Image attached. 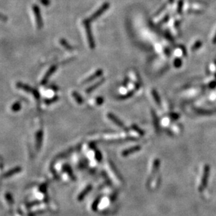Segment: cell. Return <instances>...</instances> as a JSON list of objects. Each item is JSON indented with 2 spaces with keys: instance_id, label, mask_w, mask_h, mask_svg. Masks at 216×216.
<instances>
[{
  "instance_id": "cell-1",
  "label": "cell",
  "mask_w": 216,
  "mask_h": 216,
  "mask_svg": "<svg viewBox=\"0 0 216 216\" xmlns=\"http://www.w3.org/2000/svg\"><path fill=\"white\" fill-rule=\"evenodd\" d=\"M90 20L89 19H87L83 20V23L84 25L86 32H87V35L88 38V41H89V44L90 48L91 49H94L95 48V41L94 39V36H93L92 34V30H91V27H90Z\"/></svg>"
},
{
  "instance_id": "cell-2",
  "label": "cell",
  "mask_w": 216,
  "mask_h": 216,
  "mask_svg": "<svg viewBox=\"0 0 216 216\" xmlns=\"http://www.w3.org/2000/svg\"><path fill=\"white\" fill-rule=\"evenodd\" d=\"M17 87L18 88L22 89L25 92H27V93H31L32 95L34 96V98H36V100H39V98H40V95H39L38 91L37 90V89H34V88H31V87H30L29 86H27V85L23 84L22 83H18Z\"/></svg>"
},
{
  "instance_id": "cell-3",
  "label": "cell",
  "mask_w": 216,
  "mask_h": 216,
  "mask_svg": "<svg viewBox=\"0 0 216 216\" xmlns=\"http://www.w3.org/2000/svg\"><path fill=\"white\" fill-rule=\"evenodd\" d=\"M110 3H108V2H105L104 3L103 5H102L101 7L98 8V10H97L96 12H95L94 14H93L90 18H89V20L90 21H94V20H96L97 18H98L100 16H101L103 13H104L105 11L108 10V9L110 8Z\"/></svg>"
},
{
  "instance_id": "cell-4",
  "label": "cell",
  "mask_w": 216,
  "mask_h": 216,
  "mask_svg": "<svg viewBox=\"0 0 216 216\" xmlns=\"http://www.w3.org/2000/svg\"><path fill=\"white\" fill-rule=\"evenodd\" d=\"M32 9H33L34 14L35 15L37 28L41 29L43 26V21H42V18H41V15L40 10H39V7L37 5H34L33 7H32Z\"/></svg>"
},
{
  "instance_id": "cell-5",
  "label": "cell",
  "mask_w": 216,
  "mask_h": 216,
  "mask_svg": "<svg viewBox=\"0 0 216 216\" xmlns=\"http://www.w3.org/2000/svg\"><path fill=\"white\" fill-rule=\"evenodd\" d=\"M44 133L42 130H39L36 134V148L37 150L39 151L40 150L41 146H42Z\"/></svg>"
},
{
  "instance_id": "cell-6",
  "label": "cell",
  "mask_w": 216,
  "mask_h": 216,
  "mask_svg": "<svg viewBox=\"0 0 216 216\" xmlns=\"http://www.w3.org/2000/svg\"><path fill=\"white\" fill-rule=\"evenodd\" d=\"M103 70H102V69L97 70L96 72L94 73V74L91 75V76H90L89 78H87V79H85L84 80H83V84L87 83H89L90 81H92V80H94L96 79H97V78L103 75Z\"/></svg>"
},
{
  "instance_id": "cell-7",
  "label": "cell",
  "mask_w": 216,
  "mask_h": 216,
  "mask_svg": "<svg viewBox=\"0 0 216 216\" xmlns=\"http://www.w3.org/2000/svg\"><path fill=\"white\" fill-rule=\"evenodd\" d=\"M21 170H22L21 167H15V168H13V169H12L9 170V171L6 172V173L4 174V175H3V178H9V177H11V176H13V175H15V174H16L20 173V172L21 171Z\"/></svg>"
},
{
  "instance_id": "cell-8",
  "label": "cell",
  "mask_w": 216,
  "mask_h": 216,
  "mask_svg": "<svg viewBox=\"0 0 216 216\" xmlns=\"http://www.w3.org/2000/svg\"><path fill=\"white\" fill-rule=\"evenodd\" d=\"M56 69H57L56 66H51V68L49 69V70L48 71L47 73H46V75L44 76V77L43 80H41V83L42 84V85L46 84V83H47L48 80V79H49V78H50L51 76V75L53 74V73L55 72V71L56 70Z\"/></svg>"
},
{
  "instance_id": "cell-9",
  "label": "cell",
  "mask_w": 216,
  "mask_h": 216,
  "mask_svg": "<svg viewBox=\"0 0 216 216\" xmlns=\"http://www.w3.org/2000/svg\"><path fill=\"white\" fill-rule=\"evenodd\" d=\"M140 150V146H133V147H132V148L126 149V150H125L124 151H123L122 155L124 156V157H126V156L131 155V154H132V153L138 152V151H139Z\"/></svg>"
},
{
  "instance_id": "cell-10",
  "label": "cell",
  "mask_w": 216,
  "mask_h": 216,
  "mask_svg": "<svg viewBox=\"0 0 216 216\" xmlns=\"http://www.w3.org/2000/svg\"><path fill=\"white\" fill-rule=\"evenodd\" d=\"M108 118H110V120H112L114 123H115L117 126H119V127H122V128H125L124 125L123 124V123H122V121H121L119 118H117L115 115H113L112 113H108Z\"/></svg>"
},
{
  "instance_id": "cell-11",
  "label": "cell",
  "mask_w": 216,
  "mask_h": 216,
  "mask_svg": "<svg viewBox=\"0 0 216 216\" xmlns=\"http://www.w3.org/2000/svg\"><path fill=\"white\" fill-rule=\"evenodd\" d=\"M104 79H102L101 80H98V81H97V83H96L94 85H92L91 86H90L89 88L87 89V93H91V92L95 90V89L98 88L100 86H101V85L103 84V83H104Z\"/></svg>"
},
{
  "instance_id": "cell-12",
  "label": "cell",
  "mask_w": 216,
  "mask_h": 216,
  "mask_svg": "<svg viewBox=\"0 0 216 216\" xmlns=\"http://www.w3.org/2000/svg\"><path fill=\"white\" fill-rule=\"evenodd\" d=\"M91 185H88L87 187L85 188L84 190H83V191L80 193V195H79V197H78V200L79 201H82V199L84 198V197L87 196L88 193H89L90 190H91Z\"/></svg>"
},
{
  "instance_id": "cell-13",
  "label": "cell",
  "mask_w": 216,
  "mask_h": 216,
  "mask_svg": "<svg viewBox=\"0 0 216 216\" xmlns=\"http://www.w3.org/2000/svg\"><path fill=\"white\" fill-rule=\"evenodd\" d=\"M159 166H160V160H156L154 161V164H153L152 174V176H151V177H152L153 176H154L155 174H156L157 171H158V170H159Z\"/></svg>"
},
{
  "instance_id": "cell-14",
  "label": "cell",
  "mask_w": 216,
  "mask_h": 216,
  "mask_svg": "<svg viewBox=\"0 0 216 216\" xmlns=\"http://www.w3.org/2000/svg\"><path fill=\"white\" fill-rule=\"evenodd\" d=\"M152 95L153 96V97H154V100H155V102H156L157 104L160 106V104H161V100H160V97H159V95H158V93H157V92L155 90V89H152Z\"/></svg>"
},
{
  "instance_id": "cell-15",
  "label": "cell",
  "mask_w": 216,
  "mask_h": 216,
  "mask_svg": "<svg viewBox=\"0 0 216 216\" xmlns=\"http://www.w3.org/2000/svg\"><path fill=\"white\" fill-rule=\"evenodd\" d=\"M73 97L75 98V100L76 101V102H77L78 104H82L83 102V99L82 96H81L77 93H76V92H73Z\"/></svg>"
},
{
  "instance_id": "cell-16",
  "label": "cell",
  "mask_w": 216,
  "mask_h": 216,
  "mask_svg": "<svg viewBox=\"0 0 216 216\" xmlns=\"http://www.w3.org/2000/svg\"><path fill=\"white\" fill-rule=\"evenodd\" d=\"M63 169L67 172V174H68V175L70 176V178L73 179V180H75V176H74L73 171H72L71 168L68 166V165H65V166H63Z\"/></svg>"
},
{
  "instance_id": "cell-17",
  "label": "cell",
  "mask_w": 216,
  "mask_h": 216,
  "mask_svg": "<svg viewBox=\"0 0 216 216\" xmlns=\"http://www.w3.org/2000/svg\"><path fill=\"white\" fill-rule=\"evenodd\" d=\"M20 109H21V104H20V102H16L15 104H13L12 106H11V110H12L13 112L19 111Z\"/></svg>"
},
{
  "instance_id": "cell-18",
  "label": "cell",
  "mask_w": 216,
  "mask_h": 216,
  "mask_svg": "<svg viewBox=\"0 0 216 216\" xmlns=\"http://www.w3.org/2000/svg\"><path fill=\"white\" fill-rule=\"evenodd\" d=\"M60 43H61V45L62 46H63L64 48H66L67 50H73V46H71L69 45V43H67L65 39L60 40Z\"/></svg>"
},
{
  "instance_id": "cell-19",
  "label": "cell",
  "mask_w": 216,
  "mask_h": 216,
  "mask_svg": "<svg viewBox=\"0 0 216 216\" xmlns=\"http://www.w3.org/2000/svg\"><path fill=\"white\" fill-rule=\"evenodd\" d=\"M6 199L8 203L10 204V205H12V204H14V200H13V197L12 195H11L10 193H6L5 195Z\"/></svg>"
},
{
  "instance_id": "cell-20",
  "label": "cell",
  "mask_w": 216,
  "mask_h": 216,
  "mask_svg": "<svg viewBox=\"0 0 216 216\" xmlns=\"http://www.w3.org/2000/svg\"><path fill=\"white\" fill-rule=\"evenodd\" d=\"M173 64H174V66H175V68H180L182 64V59H181L180 58H179V57H177V58H175V59H174Z\"/></svg>"
},
{
  "instance_id": "cell-21",
  "label": "cell",
  "mask_w": 216,
  "mask_h": 216,
  "mask_svg": "<svg viewBox=\"0 0 216 216\" xmlns=\"http://www.w3.org/2000/svg\"><path fill=\"white\" fill-rule=\"evenodd\" d=\"M183 4H184V0H178V5L177 8V12L179 14H180L182 11Z\"/></svg>"
},
{
  "instance_id": "cell-22",
  "label": "cell",
  "mask_w": 216,
  "mask_h": 216,
  "mask_svg": "<svg viewBox=\"0 0 216 216\" xmlns=\"http://www.w3.org/2000/svg\"><path fill=\"white\" fill-rule=\"evenodd\" d=\"M201 45H202V43L200 41H197V42L193 45V46L192 47V51H195V50H198L199 48L201 46Z\"/></svg>"
},
{
  "instance_id": "cell-23",
  "label": "cell",
  "mask_w": 216,
  "mask_h": 216,
  "mask_svg": "<svg viewBox=\"0 0 216 216\" xmlns=\"http://www.w3.org/2000/svg\"><path fill=\"white\" fill-rule=\"evenodd\" d=\"M58 99H59V97H58V96H54V97L51 98V99H49V100H46L45 103L46 104H52V103H54L56 102V101L58 100Z\"/></svg>"
},
{
  "instance_id": "cell-24",
  "label": "cell",
  "mask_w": 216,
  "mask_h": 216,
  "mask_svg": "<svg viewBox=\"0 0 216 216\" xmlns=\"http://www.w3.org/2000/svg\"><path fill=\"white\" fill-rule=\"evenodd\" d=\"M47 186H48L47 183H44V184L41 185L40 186V187H39V190L42 192H46V190H47Z\"/></svg>"
},
{
  "instance_id": "cell-25",
  "label": "cell",
  "mask_w": 216,
  "mask_h": 216,
  "mask_svg": "<svg viewBox=\"0 0 216 216\" xmlns=\"http://www.w3.org/2000/svg\"><path fill=\"white\" fill-rule=\"evenodd\" d=\"M166 4H165L164 5L162 6L160 8V9H159V11H158L156 13H155V16H157V15H159V13H161L162 12V11H163L165 8H166Z\"/></svg>"
},
{
  "instance_id": "cell-26",
  "label": "cell",
  "mask_w": 216,
  "mask_h": 216,
  "mask_svg": "<svg viewBox=\"0 0 216 216\" xmlns=\"http://www.w3.org/2000/svg\"><path fill=\"white\" fill-rule=\"evenodd\" d=\"M168 19H169V15H166L165 16V17L163 18V19H162V20H161V22H159V25H162V24L165 23V22H166L167 21H168Z\"/></svg>"
},
{
  "instance_id": "cell-27",
  "label": "cell",
  "mask_w": 216,
  "mask_h": 216,
  "mask_svg": "<svg viewBox=\"0 0 216 216\" xmlns=\"http://www.w3.org/2000/svg\"><path fill=\"white\" fill-rule=\"evenodd\" d=\"M104 102V99L103 97H97L96 99V103L97 104L101 105Z\"/></svg>"
},
{
  "instance_id": "cell-28",
  "label": "cell",
  "mask_w": 216,
  "mask_h": 216,
  "mask_svg": "<svg viewBox=\"0 0 216 216\" xmlns=\"http://www.w3.org/2000/svg\"><path fill=\"white\" fill-rule=\"evenodd\" d=\"M133 92L132 91V92H130L129 93H128V95H124V96H120V98H122V99H126V98H129L130 97V96H131L132 95H133Z\"/></svg>"
},
{
  "instance_id": "cell-29",
  "label": "cell",
  "mask_w": 216,
  "mask_h": 216,
  "mask_svg": "<svg viewBox=\"0 0 216 216\" xmlns=\"http://www.w3.org/2000/svg\"><path fill=\"white\" fill-rule=\"evenodd\" d=\"M40 2L45 6H48L50 4L49 0H40Z\"/></svg>"
},
{
  "instance_id": "cell-30",
  "label": "cell",
  "mask_w": 216,
  "mask_h": 216,
  "mask_svg": "<svg viewBox=\"0 0 216 216\" xmlns=\"http://www.w3.org/2000/svg\"><path fill=\"white\" fill-rule=\"evenodd\" d=\"M100 202V200H99V199H97L96 201H95V202L94 203V204H93V208L94 209V210H96V207L97 206V204H98V203Z\"/></svg>"
},
{
  "instance_id": "cell-31",
  "label": "cell",
  "mask_w": 216,
  "mask_h": 216,
  "mask_svg": "<svg viewBox=\"0 0 216 216\" xmlns=\"http://www.w3.org/2000/svg\"><path fill=\"white\" fill-rule=\"evenodd\" d=\"M6 20H7V18H6L5 15H4L3 14H1V13H0V20H2V21L5 22Z\"/></svg>"
},
{
  "instance_id": "cell-32",
  "label": "cell",
  "mask_w": 216,
  "mask_h": 216,
  "mask_svg": "<svg viewBox=\"0 0 216 216\" xmlns=\"http://www.w3.org/2000/svg\"><path fill=\"white\" fill-rule=\"evenodd\" d=\"M165 35H166V39H168L169 41H173V39H172L173 37H172V36L170 34L168 33V32H166Z\"/></svg>"
},
{
  "instance_id": "cell-33",
  "label": "cell",
  "mask_w": 216,
  "mask_h": 216,
  "mask_svg": "<svg viewBox=\"0 0 216 216\" xmlns=\"http://www.w3.org/2000/svg\"><path fill=\"white\" fill-rule=\"evenodd\" d=\"M137 127H136V126H133V128L135 129V130H136V131L137 130H138V132H139V134H144V133H143V131H142L141 130H140V129H138V128H137Z\"/></svg>"
},
{
  "instance_id": "cell-34",
  "label": "cell",
  "mask_w": 216,
  "mask_h": 216,
  "mask_svg": "<svg viewBox=\"0 0 216 216\" xmlns=\"http://www.w3.org/2000/svg\"><path fill=\"white\" fill-rule=\"evenodd\" d=\"M213 43H216V34L215 35V37H214V39H213Z\"/></svg>"
},
{
  "instance_id": "cell-35",
  "label": "cell",
  "mask_w": 216,
  "mask_h": 216,
  "mask_svg": "<svg viewBox=\"0 0 216 216\" xmlns=\"http://www.w3.org/2000/svg\"><path fill=\"white\" fill-rule=\"evenodd\" d=\"M168 1H169V2H170V3H173L174 0H168Z\"/></svg>"
}]
</instances>
